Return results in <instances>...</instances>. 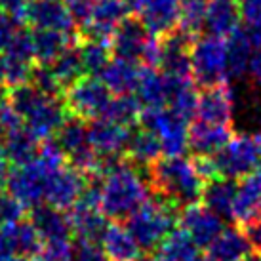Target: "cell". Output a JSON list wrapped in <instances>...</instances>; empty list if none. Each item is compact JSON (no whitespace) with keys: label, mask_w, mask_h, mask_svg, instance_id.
<instances>
[{"label":"cell","mask_w":261,"mask_h":261,"mask_svg":"<svg viewBox=\"0 0 261 261\" xmlns=\"http://www.w3.org/2000/svg\"><path fill=\"white\" fill-rule=\"evenodd\" d=\"M8 107L21 118L23 126L38 141L56 138L58 130L69 115L63 97L46 94L33 82L12 88V94L8 97Z\"/></svg>","instance_id":"6da1fadb"},{"label":"cell","mask_w":261,"mask_h":261,"mask_svg":"<svg viewBox=\"0 0 261 261\" xmlns=\"http://www.w3.org/2000/svg\"><path fill=\"white\" fill-rule=\"evenodd\" d=\"M151 191L177 208L198 202L204 179L198 175L193 160L185 156H164L147 168Z\"/></svg>","instance_id":"7a4b0ae2"},{"label":"cell","mask_w":261,"mask_h":261,"mask_svg":"<svg viewBox=\"0 0 261 261\" xmlns=\"http://www.w3.org/2000/svg\"><path fill=\"white\" fill-rule=\"evenodd\" d=\"M149 198V187L136 166L124 159L115 170L101 177L99 206L107 219H128Z\"/></svg>","instance_id":"3957f363"},{"label":"cell","mask_w":261,"mask_h":261,"mask_svg":"<svg viewBox=\"0 0 261 261\" xmlns=\"http://www.w3.org/2000/svg\"><path fill=\"white\" fill-rule=\"evenodd\" d=\"M179 208L160 196H149L145 202L128 218L126 227L138 240L143 252H152L162 244L177 225Z\"/></svg>","instance_id":"277c9868"},{"label":"cell","mask_w":261,"mask_h":261,"mask_svg":"<svg viewBox=\"0 0 261 261\" xmlns=\"http://www.w3.org/2000/svg\"><path fill=\"white\" fill-rule=\"evenodd\" d=\"M191 76L198 88L229 82L227 42L214 35H200L191 46Z\"/></svg>","instance_id":"5b68a950"},{"label":"cell","mask_w":261,"mask_h":261,"mask_svg":"<svg viewBox=\"0 0 261 261\" xmlns=\"http://www.w3.org/2000/svg\"><path fill=\"white\" fill-rule=\"evenodd\" d=\"M56 141L65 154L67 164L86 174L90 179L97 177V166H99V154L90 145L88 138V124L82 118L67 116V120L61 124V128L56 134Z\"/></svg>","instance_id":"8992f818"},{"label":"cell","mask_w":261,"mask_h":261,"mask_svg":"<svg viewBox=\"0 0 261 261\" xmlns=\"http://www.w3.org/2000/svg\"><path fill=\"white\" fill-rule=\"evenodd\" d=\"M111 99H113V94L103 84V80L99 76H90V74H84L82 79H79L63 94L67 113L86 122L103 118Z\"/></svg>","instance_id":"52a82bcc"},{"label":"cell","mask_w":261,"mask_h":261,"mask_svg":"<svg viewBox=\"0 0 261 261\" xmlns=\"http://www.w3.org/2000/svg\"><path fill=\"white\" fill-rule=\"evenodd\" d=\"M56 170L50 168L42 159L31 160L29 164L14 166L10 170L6 179L8 195L15 198L25 210H35L37 206L44 204L46 195V181Z\"/></svg>","instance_id":"ba28073f"},{"label":"cell","mask_w":261,"mask_h":261,"mask_svg":"<svg viewBox=\"0 0 261 261\" xmlns=\"http://www.w3.org/2000/svg\"><path fill=\"white\" fill-rule=\"evenodd\" d=\"M214 159L221 177L242 179L261 166V134H234Z\"/></svg>","instance_id":"9c48e42d"},{"label":"cell","mask_w":261,"mask_h":261,"mask_svg":"<svg viewBox=\"0 0 261 261\" xmlns=\"http://www.w3.org/2000/svg\"><path fill=\"white\" fill-rule=\"evenodd\" d=\"M141 126H145L159 138L164 156H183L189 151V124L168 107L143 109Z\"/></svg>","instance_id":"30bf717a"},{"label":"cell","mask_w":261,"mask_h":261,"mask_svg":"<svg viewBox=\"0 0 261 261\" xmlns=\"http://www.w3.org/2000/svg\"><path fill=\"white\" fill-rule=\"evenodd\" d=\"M177 227L198 248H208L225 229L223 218L202 202H193L179 208Z\"/></svg>","instance_id":"8fae6325"},{"label":"cell","mask_w":261,"mask_h":261,"mask_svg":"<svg viewBox=\"0 0 261 261\" xmlns=\"http://www.w3.org/2000/svg\"><path fill=\"white\" fill-rule=\"evenodd\" d=\"M88 183H90V177L86 174L65 164L48 177L44 202L58 210H71L80 200L82 193L86 191Z\"/></svg>","instance_id":"7c38bea8"},{"label":"cell","mask_w":261,"mask_h":261,"mask_svg":"<svg viewBox=\"0 0 261 261\" xmlns=\"http://www.w3.org/2000/svg\"><path fill=\"white\" fill-rule=\"evenodd\" d=\"M193 42H195V37L187 35L179 27L160 37V71L172 79H193L191 76Z\"/></svg>","instance_id":"4fadbf2b"},{"label":"cell","mask_w":261,"mask_h":261,"mask_svg":"<svg viewBox=\"0 0 261 261\" xmlns=\"http://www.w3.org/2000/svg\"><path fill=\"white\" fill-rule=\"evenodd\" d=\"M21 19L33 31L76 33V23L63 0H29Z\"/></svg>","instance_id":"5bb4252c"},{"label":"cell","mask_w":261,"mask_h":261,"mask_svg":"<svg viewBox=\"0 0 261 261\" xmlns=\"http://www.w3.org/2000/svg\"><path fill=\"white\" fill-rule=\"evenodd\" d=\"M152 35L145 29L136 14H130L118 27L115 29L111 37V51L115 58H122L128 61L141 63L143 54L151 42Z\"/></svg>","instance_id":"9a60e30c"},{"label":"cell","mask_w":261,"mask_h":261,"mask_svg":"<svg viewBox=\"0 0 261 261\" xmlns=\"http://www.w3.org/2000/svg\"><path fill=\"white\" fill-rule=\"evenodd\" d=\"M130 15L122 0H95L86 23L80 27V37L111 40L115 29Z\"/></svg>","instance_id":"2e32d148"},{"label":"cell","mask_w":261,"mask_h":261,"mask_svg":"<svg viewBox=\"0 0 261 261\" xmlns=\"http://www.w3.org/2000/svg\"><path fill=\"white\" fill-rule=\"evenodd\" d=\"M234 111V92L229 82L210 88H200L196 103V120L216 124H231Z\"/></svg>","instance_id":"e0dca14e"},{"label":"cell","mask_w":261,"mask_h":261,"mask_svg":"<svg viewBox=\"0 0 261 261\" xmlns=\"http://www.w3.org/2000/svg\"><path fill=\"white\" fill-rule=\"evenodd\" d=\"M42 250V240L35 225L25 219L0 225V255H23L37 257Z\"/></svg>","instance_id":"ac0fdd59"},{"label":"cell","mask_w":261,"mask_h":261,"mask_svg":"<svg viewBox=\"0 0 261 261\" xmlns=\"http://www.w3.org/2000/svg\"><path fill=\"white\" fill-rule=\"evenodd\" d=\"M132 128L116 124L109 118H97L88 122L90 145L99 156H124Z\"/></svg>","instance_id":"d6986e66"},{"label":"cell","mask_w":261,"mask_h":261,"mask_svg":"<svg viewBox=\"0 0 261 261\" xmlns=\"http://www.w3.org/2000/svg\"><path fill=\"white\" fill-rule=\"evenodd\" d=\"M232 136V124L195 120L189 126V151H193L195 156H216Z\"/></svg>","instance_id":"ffe728a7"},{"label":"cell","mask_w":261,"mask_h":261,"mask_svg":"<svg viewBox=\"0 0 261 261\" xmlns=\"http://www.w3.org/2000/svg\"><path fill=\"white\" fill-rule=\"evenodd\" d=\"M152 37H164L179 27V0H145L136 14Z\"/></svg>","instance_id":"44dd1931"},{"label":"cell","mask_w":261,"mask_h":261,"mask_svg":"<svg viewBox=\"0 0 261 261\" xmlns=\"http://www.w3.org/2000/svg\"><path fill=\"white\" fill-rule=\"evenodd\" d=\"M261 216V166L244 175L237 187L232 219L242 227Z\"/></svg>","instance_id":"7402d4cb"},{"label":"cell","mask_w":261,"mask_h":261,"mask_svg":"<svg viewBox=\"0 0 261 261\" xmlns=\"http://www.w3.org/2000/svg\"><path fill=\"white\" fill-rule=\"evenodd\" d=\"M31 223L35 225L38 237L46 242H63L73 237L69 216L63 210H58L50 204H40L35 210H31Z\"/></svg>","instance_id":"603a6c76"},{"label":"cell","mask_w":261,"mask_h":261,"mask_svg":"<svg viewBox=\"0 0 261 261\" xmlns=\"http://www.w3.org/2000/svg\"><path fill=\"white\" fill-rule=\"evenodd\" d=\"M99 242L111 261H139L145 254L130 229L120 221L109 223Z\"/></svg>","instance_id":"cb8c5ba5"},{"label":"cell","mask_w":261,"mask_h":261,"mask_svg":"<svg viewBox=\"0 0 261 261\" xmlns=\"http://www.w3.org/2000/svg\"><path fill=\"white\" fill-rule=\"evenodd\" d=\"M227 42V74L232 80L244 79L250 71V63L254 58L257 44L254 42L252 35L246 29H237Z\"/></svg>","instance_id":"d4e9b609"},{"label":"cell","mask_w":261,"mask_h":261,"mask_svg":"<svg viewBox=\"0 0 261 261\" xmlns=\"http://www.w3.org/2000/svg\"><path fill=\"white\" fill-rule=\"evenodd\" d=\"M240 10L237 0H208L204 29L208 35L219 38H229L240 29Z\"/></svg>","instance_id":"484cf974"},{"label":"cell","mask_w":261,"mask_h":261,"mask_svg":"<svg viewBox=\"0 0 261 261\" xmlns=\"http://www.w3.org/2000/svg\"><path fill=\"white\" fill-rule=\"evenodd\" d=\"M40 143L23 124H15L12 128H6L4 139H2V152L14 166L29 164L31 160L37 159Z\"/></svg>","instance_id":"4316f807"},{"label":"cell","mask_w":261,"mask_h":261,"mask_svg":"<svg viewBox=\"0 0 261 261\" xmlns=\"http://www.w3.org/2000/svg\"><path fill=\"white\" fill-rule=\"evenodd\" d=\"M136 95L143 109H162L168 107L170 99V79L154 67H141Z\"/></svg>","instance_id":"83f0119b"},{"label":"cell","mask_w":261,"mask_h":261,"mask_svg":"<svg viewBox=\"0 0 261 261\" xmlns=\"http://www.w3.org/2000/svg\"><path fill=\"white\" fill-rule=\"evenodd\" d=\"M33 56L37 65H51L71 44L79 42L80 33H59V31H31Z\"/></svg>","instance_id":"f1b7e54d"},{"label":"cell","mask_w":261,"mask_h":261,"mask_svg":"<svg viewBox=\"0 0 261 261\" xmlns=\"http://www.w3.org/2000/svg\"><path fill=\"white\" fill-rule=\"evenodd\" d=\"M124 159L134 166L149 168L152 162L162 159V145H160L159 138L141 124H139V128L138 126L132 128L130 139H128V145L124 151Z\"/></svg>","instance_id":"f546056e"},{"label":"cell","mask_w":261,"mask_h":261,"mask_svg":"<svg viewBox=\"0 0 261 261\" xmlns=\"http://www.w3.org/2000/svg\"><path fill=\"white\" fill-rule=\"evenodd\" d=\"M206 250L208 261H242L250 252H254L246 232L237 227H225Z\"/></svg>","instance_id":"4dcf8cb0"},{"label":"cell","mask_w":261,"mask_h":261,"mask_svg":"<svg viewBox=\"0 0 261 261\" xmlns=\"http://www.w3.org/2000/svg\"><path fill=\"white\" fill-rule=\"evenodd\" d=\"M141 67L136 61H128L122 58H113L105 71L99 74L103 84L109 88L113 95L136 94V88L139 82Z\"/></svg>","instance_id":"1f68e13d"},{"label":"cell","mask_w":261,"mask_h":261,"mask_svg":"<svg viewBox=\"0 0 261 261\" xmlns=\"http://www.w3.org/2000/svg\"><path fill=\"white\" fill-rule=\"evenodd\" d=\"M237 187H239L237 179H229V177H218V179L206 181L200 200L210 210L216 212L218 216L232 219V206H234Z\"/></svg>","instance_id":"d6a6232c"},{"label":"cell","mask_w":261,"mask_h":261,"mask_svg":"<svg viewBox=\"0 0 261 261\" xmlns=\"http://www.w3.org/2000/svg\"><path fill=\"white\" fill-rule=\"evenodd\" d=\"M80 58L84 65V73L90 76H99L105 71V67L109 65L113 58L111 51V40H101V38H90L80 37L79 40Z\"/></svg>","instance_id":"836d02e7"},{"label":"cell","mask_w":261,"mask_h":261,"mask_svg":"<svg viewBox=\"0 0 261 261\" xmlns=\"http://www.w3.org/2000/svg\"><path fill=\"white\" fill-rule=\"evenodd\" d=\"M80 40V38H79ZM51 73L58 80V84L61 86L63 94L69 86H73L79 79L84 76V65H82V58H80V50H79V42L71 44L61 56H59L54 63L50 65Z\"/></svg>","instance_id":"e575fe53"},{"label":"cell","mask_w":261,"mask_h":261,"mask_svg":"<svg viewBox=\"0 0 261 261\" xmlns=\"http://www.w3.org/2000/svg\"><path fill=\"white\" fill-rule=\"evenodd\" d=\"M156 254L162 255L166 261H202L204 257L198 252L193 240L181 229H174L162 240V244L156 248Z\"/></svg>","instance_id":"d590c367"},{"label":"cell","mask_w":261,"mask_h":261,"mask_svg":"<svg viewBox=\"0 0 261 261\" xmlns=\"http://www.w3.org/2000/svg\"><path fill=\"white\" fill-rule=\"evenodd\" d=\"M143 115V105L139 101V97L136 94H122L115 95L111 99L105 118H109L116 124H122L128 128H136L141 120Z\"/></svg>","instance_id":"8d00e7d4"},{"label":"cell","mask_w":261,"mask_h":261,"mask_svg":"<svg viewBox=\"0 0 261 261\" xmlns=\"http://www.w3.org/2000/svg\"><path fill=\"white\" fill-rule=\"evenodd\" d=\"M208 0H179V29L191 37H200Z\"/></svg>","instance_id":"74e56055"},{"label":"cell","mask_w":261,"mask_h":261,"mask_svg":"<svg viewBox=\"0 0 261 261\" xmlns=\"http://www.w3.org/2000/svg\"><path fill=\"white\" fill-rule=\"evenodd\" d=\"M33 59L17 58V56H2V82L10 88L29 84L35 73Z\"/></svg>","instance_id":"f35d334b"},{"label":"cell","mask_w":261,"mask_h":261,"mask_svg":"<svg viewBox=\"0 0 261 261\" xmlns=\"http://www.w3.org/2000/svg\"><path fill=\"white\" fill-rule=\"evenodd\" d=\"M240 10V19L244 29L252 35L257 48L261 46V0H237Z\"/></svg>","instance_id":"ab89813d"},{"label":"cell","mask_w":261,"mask_h":261,"mask_svg":"<svg viewBox=\"0 0 261 261\" xmlns=\"http://www.w3.org/2000/svg\"><path fill=\"white\" fill-rule=\"evenodd\" d=\"M23 31H25V27H23V21L19 17L0 10V56L6 54L14 46V42Z\"/></svg>","instance_id":"60d3db41"},{"label":"cell","mask_w":261,"mask_h":261,"mask_svg":"<svg viewBox=\"0 0 261 261\" xmlns=\"http://www.w3.org/2000/svg\"><path fill=\"white\" fill-rule=\"evenodd\" d=\"M107 254L103 250L101 242L95 240H76L73 250V261H107Z\"/></svg>","instance_id":"b9f144b4"},{"label":"cell","mask_w":261,"mask_h":261,"mask_svg":"<svg viewBox=\"0 0 261 261\" xmlns=\"http://www.w3.org/2000/svg\"><path fill=\"white\" fill-rule=\"evenodd\" d=\"M37 261H73V248L69 240L63 242H46L38 252Z\"/></svg>","instance_id":"7bdbcfd3"},{"label":"cell","mask_w":261,"mask_h":261,"mask_svg":"<svg viewBox=\"0 0 261 261\" xmlns=\"http://www.w3.org/2000/svg\"><path fill=\"white\" fill-rule=\"evenodd\" d=\"M23 212H25V208L15 198L0 193V225L14 223V221L23 219Z\"/></svg>","instance_id":"ee69618b"},{"label":"cell","mask_w":261,"mask_h":261,"mask_svg":"<svg viewBox=\"0 0 261 261\" xmlns=\"http://www.w3.org/2000/svg\"><path fill=\"white\" fill-rule=\"evenodd\" d=\"M95 0H63V4L67 6L69 14L73 15L74 23L82 27L86 23L88 15L92 12V6H94Z\"/></svg>","instance_id":"f6af8a7d"},{"label":"cell","mask_w":261,"mask_h":261,"mask_svg":"<svg viewBox=\"0 0 261 261\" xmlns=\"http://www.w3.org/2000/svg\"><path fill=\"white\" fill-rule=\"evenodd\" d=\"M193 164H195L198 175L204 179V183L221 177V175H219L218 164H216V159H214V156H195V159H193Z\"/></svg>","instance_id":"bcb514c9"},{"label":"cell","mask_w":261,"mask_h":261,"mask_svg":"<svg viewBox=\"0 0 261 261\" xmlns=\"http://www.w3.org/2000/svg\"><path fill=\"white\" fill-rule=\"evenodd\" d=\"M244 232H246L248 240H250V246L254 252L261 254V216L255 218L254 221L244 225Z\"/></svg>","instance_id":"7dc6e473"},{"label":"cell","mask_w":261,"mask_h":261,"mask_svg":"<svg viewBox=\"0 0 261 261\" xmlns=\"http://www.w3.org/2000/svg\"><path fill=\"white\" fill-rule=\"evenodd\" d=\"M27 4H29V0H0V10H2V12H8V14H12V15H15V17H19V19H21Z\"/></svg>","instance_id":"c3c4849f"},{"label":"cell","mask_w":261,"mask_h":261,"mask_svg":"<svg viewBox=\"0 0 261 261\" xmlns=\"http://www.w3.org/2000/svg\"><path fill=\"white\" fill-rule=\"evenodd\" d=\"M248 74H250L252 80H254L255 84L261 88V46L255 50L254 58H252V63H250V71H248Z\"/></svg>","instance_id":"681fc988"},{"label":"cell","mask_w":261,"mask_h":261,"mask_svg":"<svg viewBox=\"0 0 261 261\" xmlns=\"http://www.w3.org/2000/svg\"><path fill=\"white\" fill-rule=\"evenodd\" d=\"M8 174H10V168H8V159L4 156V152L0 151V191H2V187H6Z\"/></svg>","instance_id":"f907efd6"},{"label":"cell","mask_w":261,"mask_h":261,"mask_svg":"<svg viewBox=\"0 0 261 261\" xmlns=\"http://www.w3.org/2000/svg\"><path fill=\"white\" fill-rule=\"evenodd\" d=\"M122 2L126 4V8L130 10V14H138V10L143 6L145 0H122Z\"/></svg>","instance_id":"816d5d0a"},{"label":"cell","mask_w":261,"mask_h":261,"mask_svg":"<svg viewBox=\"0 0 261 261\" xmlns=\"http://www.w3.org/2000/svg\"><path fill=\"white\" fill-rule=\"evenodd\" d=\"M0 261H31L29 257L23 255H0Z\"/></svg>","instance_id":"f5cc1de1"},{"label":"cell","mask_w":261,"mask_h":261,"mask_svg":"<svg viewBox=\"0 0 261 261\" xmlns=\"http://www.w3.org/2000/svg\"><path fill=\"white\" fill-rule=\"evenodd\" d=\"M242 261H261V254H257V252H250Z\"/></svg>","instance_id":"db71d44e"},{"label":"cell","mask_w":261,"mask_h":261,"mask_svg":"<svg viewBox=\"0 0 261 261\" xmlns=\"http://www.w3.org/2000/svg\"><path fill=\"white\" fill-rule=\"evenodd\" d=\"M4 134H6V126H4V118H2V111H0V141L4 139Z\"/></svg>","instance_id":"11a10c76"},{"label":"cell","mask_w":261,"mask_h":261,"mask_svg":"<svg viewBox=\"0 0 261 261\" xmlns=\"http://www.w3.org/2000/svg\"><path fill=\"white\" fill-rule=\"evenodd\" d=\"M149 261H166V259H164L162 255H159V254H156V252H154V254H152L151 257H149Z\"/></svg>","instance_id":"9f6ffc18"},{"label":"cell","mask_w":261,"mask_h":261,"mask_svg":"<svg viewBox=\"0 0 261 261\" xmlns=\"http://www.w3.org/2000/svg\"><path fill=\"white\" fill-rule=\"evenodd\" d=\"M4 101V86H2V82H0V103Z\"/></svg>","instance_id":"6f0895ef"},{"label":"cell","mask_w":261,"mask_h":261,"mask_svg":"<svg viewBox=\"0 0 261 261\" xmlns=\"http://www.w3.org/2000/svg\"><path fill=\"white\" fill-rule=\"evenodd\" d=\"M0 82H2V56H0Z\"/></svg>","instance_id":"680465c9"}]
</instances>
